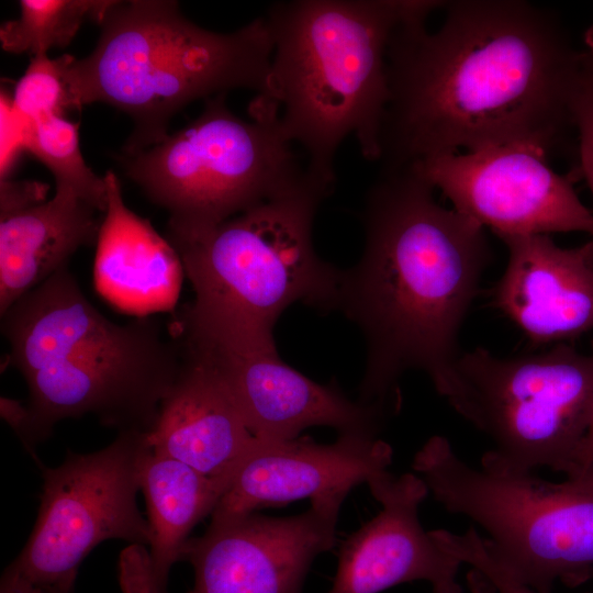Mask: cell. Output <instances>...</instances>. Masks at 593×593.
Segmentation results:
<instances>
[{"label":"cell","instance_id":"1","mask_svg":"<svg viewBox=\"0 0 593 593\" xmlns=\"http://www.w3.org/2000/svg\"><path fill=\"white\" fill-rule=\"evenodd\" d=\"M582 57L533 3L415 0L388 45L380 168L506 144L551 152L574 128Z\"/></svg>","mask_w":593,"mask_h":593},{"label":"cell","instance_id":"2","mask_svg":"<svg viewBox=\"0 0 593 593\" xmlns=\"http://www.w3.org/2000/svg\"><path fill=\"white\" fill-rule=\"evenodd\" d=\"M361 217L363 250L342 272L336 311L366 340L358 401L387 415L400 410L406 371L433 382L460 353L458 334L491 250L485 230L439 204L412 165L380 169Z\"/></svg>","mask_w":593,"mask_h":593},{"label":"cell","instance_id":"3","mask_svg":"<svg viewBox=\"0 0 593 593\" xmlns=\"http://www.w3.org/2000/svg\"><path fill=\"white\" fill-rule=\"evenodd\" d=\"M7 363L27 385L29 434L35 447L66 418L93 415L108 427L148 433L181 367L169 325L150 317L107 318L63 267L1 315Z\"/></svg>","mask_w":593,"mask_h":593},{"label":"cell","instance_id":"4","mask_svg":"<svg viewBox=\"0 0 593 593\" xmlns=\"http://www.w3.org/2000/svg\"><path fill=\"white\" fill-rule=\"evenodd\" d=\"M415 0H293L271 4L273 54L264 96L283 132L305 154L306 171L334 187L338 147L354 135L369 161L380 159L390 98L387 51Z\"/></svg>","mask_w":593,"mask_h":593},{"label":"cell","instance_id":"5","mask_svg":"<svg viewBox=\"0 0 593 593\" xmlns=\"http://www.w3.org/2000/svg\"><path fill=\"white\" fill-rule=\"evenodd\" d=\"M90 55L75 58L66 80L72 108L108 103L134 121L122 155L164 141L170 119L201 98L233 89L265 94L273 54L265 16L219 33L187 20L176 1H113Z\"/></svg>","mask_w":593,"mask_h":593},{"label":"cell","instance_id":"6","mask_svg":"<svg viewBox=\"0 0 593 593\" xmlns=\"http://www.w3.org/2000/svg\"><path fill=\"white\" fill-rule=\"evenodd\" d=\"M333 189L309 174L293 188L209 230L166 234L195 293L187 310L269 337L295 302L337 310L343 270L323 260L313 244L316 212Z\"/></svg>","mask_w":593,"mask_h":593},{"label":"cell","instance_id":"7","mask_svg":"<svg viewBox=\"0 0 593 593\" xmlns=\"http://www.w3.org/2000/svg\"><path fill=\"white\" fill-rule=\"evenodd\" d=\"M251 121L235 115L225 93L160 143L120 155L125 175L169 213L167 234L209 230L293 188L309 175L282 130L277 104L260 94Z\"/></svg>","mask_w":593,"mask_h":593},{"label":"cell","instance_id":"8","mask_svg":"<svg viewBox=\"0 0 593 593\" xmlns=\"http://www.w3.org/2000/svg\"><path fill=\"white\" fill-rule=\"evenodd\" d=\"M412 468L448 512L480 525L500 560L536 592L592 577L593 494L513 470L490 451L472 467L440 435L416 451Z\"/></svg>","mask_w":593,"mask_h":593},{"label":"cell","instance_id":"9","mask_svg":"<svg viewBox=\"0 0 593 593\" xmlns=\"http://www.w3.org/2000/svg\"><path fill=\"white\" fill-rule=\"evenodd\" d=\"M433 384L491 438L490 454L504 466L575 473L593 418V343L590 354L560 343L508 358L478 347L459 353Z\"/></svg>","mask_w":593,"mask_h":593},{"label":"cell","instance_id":"10","mask_svg":"<svg viewBox=\"0 0 593 593\" xmlns=\"http://www.w3.org/2000/svg\"><path fill=\"white\" fill-rule=\"evenodd\" d=\"M147 433L122 430L105 448L68 451L56 468L40 463L43 492L30 538L10 564L36 585L75 584L83 558L108 539L149 544V524L137 506Z\"/></svg>","mask_w":593,"mask_h":593},{"label":"cell","instance_id":"11","mask_svg":"<svg viewBox=\"0 0 593 593\" xmlns=\"http://www.w3.org/2000/svg\"><path fill=\"white\" fill-rule=\"evenodd\" d=\"M175 337L206 358L230 385L254 436L261 443L298 438L312 426L339 435L377 436L385 417L350 400L335 383L321 384L284 363L273 337L199 320L178 310Z\"/></svg>","mask_w":593,"mask_h":593},{"label":"cell","instance_id":"12","mask_svg":"<svg viewBox=\"0 0 593 593\" xmlns=\"http://www.w3.org/2000/svg\"><path fill=\"white\" fill-rule=\"evenodd\" d=\"M547 152L506 144L426 158L412 164L454 209L501 239L584 232L593 212L578 197L572 177L556 172Z\"/></svg>","mask_w":593,"mask_h":593},{"label":"cell","instance_id":"13","mask_svg":"<svg viewBox=\"0 0 593 593\" xmlns=\"http://www.w3.org/2000/svg\"><path fill=\"white\" fill-rule=\"evenodd\" d=\"M348 493L311 499L298 515L257 512L211 519L182 553L194 569L189 593H302L315 558L332 549L338 514Z\"/></svg>","mask_w":593,"mask_h":593},{"label":"cell","instance_id":"14","mask_svg":"<svg viewBox=\"0 0 593 593\" xmlns=\"http://www.w3.org/2000/svg\"><path fill=\"white\" fill-rule=\"evenodd\" d=\"M369 489L381 510L342 544L328 593H379L413 581L428 582L434 593H462V562L419 522L418 506L428 494L423 479L389 473Z\"/></svg>","mask_w":593,"mask_h":593},{"label":"cell","instance_id":"15","mask_svg":"<svg viewBox=\"0 0 593 593\" xmlns=\"http://www.w3.org/2000/svg\"><path fill=\"white\" fill-rule=\"evenodd\" d=\"M391 446L377 436L339 435L332 444L309 438L260 443L239 467L211 519L256 512L268 505L349 493L388 475Z\"/></svg>","mask_w":593,"mask_h":593},{"label":"cell","instance_id":"16","mask_svg":"<svg viewBox=\"0 0 593 593\" xmlns=\"http://www.w3.org/2000/svg\"><path fill=\"white\" fill-rule=\"evenodd\" d=\"M502 240L508 258L495 303L533 345L566 343L593 329V240L574 248L549 235Z\"/></svg>","mask_w":593,"mask_h":593},{"label":"cell","instance_id":"17","mask_svg":"<svg viewBox=\"0 0 593 593\" xmlns=\"http://www.w3.org/2000/svg\"><path fill=\"white\" fill-rule=\"evenodd\" d=\"M178 343L181 367L147 433L148 445L154 454L182 462L203 475L233 480L261 441L254 436L219 370Z\"/></svg>","mask_w":593,"mask_h":593},{"label":"cell","instance_id":"18","mask_svg":"<svg viewBox=\"0 0 593 593\" xmlns=\"http://www.w3.org/2000/svg\"><path fill=\"white\" fill-rule=\"evenodd\" d=\"M104 179L108 205L93 262L97 292L116 310L137 318L174 313L186 276L179 254L147 219L126 206L115 174L109 170Z\"/></svg>","mask_w":593,"mask_h":593},{"label":"cell","instance_id":"19","mask_svg":"<svg viewBox=\"0 0 593 593\" xmlns=\"http://www.w3.org/2000/svg\"><path fill=\"white\" fill-rule=\"evenodd\" d=\"M228 478L203 475L175 459L152 450L145 461L142 489L148 514L149 550L121 563L124 593H168L175 562L193 527L211 514L232 483Z\"/></svg>","mask_w":593,"mask_h":593},{"label":"cell","instance_id":"20","mask_svg":"<svg viewBox=\"0 0 593 593\" xmlns=\"http://www.w3.org/2000/svg\"><path fill=\"white\" fill-rule=\"evenodd\" d=\"M98 211L56 187L48 201L0 217V316L47 280L82 246L97 243Z\"/></svg>","mask_w":593,"mask_h":593},{"label":"cell","instance_id":"21","mask_svg":"<svg viewBox=\"0 0 593 593\" xmlns=\"http://www.w3.org/2000/svg\"><path fill=\"white\" fill-rule=\"evenodd\" d=\"M112 0H21L18 19L1 24L5 52L47 54L67 46L83 22L100 23Z\"/></svg>","mask_w":593,"mask_h":593},{"label":"cell","instance_id":"22","mask_svg":"<svg viewBox=\"0 0 593 593\" xmlns=\"http://www.w3.org/2000/svg\"><path fill=\"white\" fill-rule=\"evenodd\" d=\"M78 126L65 115L26 123L23 147L52 171L56 187L72 190L103 214L108 205L107 182L104 176L100 178L86 164Z\"/></svg>","mask_w":593,"mask_h":593},{"label":"cell","instance_id":"23","mask_svg":"<svg viewBox=\"0 0 593 593\" xmlns=\"http://www.w3.org/2000/svg\"><path fill=\"white\" fill-rule=\"evenodd\" d=\"M75 59L69 54L51 58L47 54L32 56L30 64L16 81L11 100L12 110L25 123L47 116L65 115L74 109L66 75Z\"/></svg>","mask_w":593,"mask_h":593},{"label":"cell","instance_id":"24","mask_svg":"<svg viewBox=\"0 0 593 593\" xmlns=\"http://www.w3.org/2000/svg\"><path fill=\"white\" fill-rule=\"evenodd\" d=\"M433 534L437 542L462 563H467L479 572L499 593H538L519 581L500 560L490 546L488 538L482 537L470 527L463 534H454L446 529H435Z\"/></svg>","mask_w":593,"mask_h":593},{"label":"cell","instance_id":"25","mask_svg":"<svg viewBox=\"0 0 593 593\" xmlns=\"http://www.w3.org/2000/svg\"><path fill=\"white\" fill-rule=\"evenodd\" d=\"M571 111L579 136V171L593 195V54L583 51Z\"/></svg>","mask_w":593,"mask_h":593},{"label":"cell","instance_id":"26","mask_svg":"<svg viewBox=\"0 0 593 593\" xmlns=\"http://www.w3.org/2000/svg\"><path fill=\"white\" fill-rule=\"evenodd\" d=\"M48 188L37 181H13L1 178L0 217L45 202Z\"/></svg>","mask_w":593,"mask_h":593},{"label":"cell","instance_id":"27","mask_svg":"<svg viewBox=\"0 0 593 593\" xmlns=\"http://www.w3.org/2000/svg\"><path fill=\"white\" fill-rule=\"evenodd\" d=\"M593 466V418L591 422V425L589 427L588 434L584 437L582 445L578 452V459H577V471L573 475L574 477L585 469ZM569 477V478H571Z\"/></svg>","mask_w":593,"mask_h":593},{"label":"cell","instance_id":"28","mask_svg":"<svg viewBox=\"0 0 593 593\" xmlns=\"http://www.w3.org/2000/svg\"><path fill=\"white\" fill-rule=\"evenodd\" d=\"M563 482L573 489L593 494V466Z\"/></svg>","mask_w":593,"mask_h":593},{"label":"cell","instance_id":"29","mask_svg":"<svg viewBox=\"0 0 593 593\" xmlns=\"http://www.w3.org/2000/svg\"><path fill=\"white\" fill-rule=\"evenodd\" d=\"M42 593H75V584L41 585Z\"/></svg>","mask_w":593,"mask_h":593},{"label":"cell","instance_id":"30","mask_svg":"<svg viewBox=\"0 0 593 593\" xmlns=\"http://www.w3.org/2000/svg\"><path fill=\"white\" fill-rule=\"evenodd\" d=\"M584 44L586 46V51L593 54V24L590 25L586 31L584 32Z\"/></svg>","mask_w":593,"mask_h":593}]
</instances>
